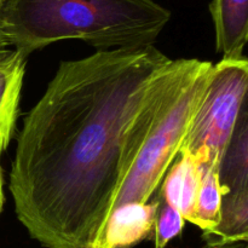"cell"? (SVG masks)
<instances>
[{
	"mask_svg": "<svg viewBox=\"0 0 248 248\" xmlns=\"http://www.w3.org/2000/svg\"><path fill=\"white\" fill-rule=\"evenodd\" d=\"M171 58L154 45L64 61L17 136L9 188L46 248H96L121 181L132 121Z\"/></svg>",
	"mask_w": 248,
	"mask_h": 248,
	"instance_id": "1",
	"label": "cell"
},
{
	"mask_svg": "<svg viewBox=\"0 0 248 248\" xmlns=\"http://www.w3.org/2000/svg\"><path fill=\"white\" fill-rule=\"evenodd\" d=\"M0 19L9 46L27 60L70 39L97 51L152 46L171 12L155 0H5Z\"/></svg>",
	"mask_w": 248,
	"mask_h": 248,
	"instance_id": "2",
	"label": "cell"
},
{
	"mask_svg": "<svg viewBox=\"0 0 248 248\" xmlns=\"http://www.w3.org/2000/svg\"><path fill=\"white\" fill-rule=\"evenodd\" d=\"M212 65L198 58L171 60L154 78L128 131L110 213L150 201L183 147Z\"/></svg>",
	"mask_w": 248,
	"mask_h": 248,
	"instance_id": "3",
	"label": "cell"
},
{
	"mask_svg": "<svg viewBox=\"0 0 248 248\" xmlns=\"http://www.w3.org/2000/svg\"><path fill=\"white\" fill-rule=\"evenodd\" d=\"M248 62L246 57L222 58L212 65L182 152L202 165H218L247 108Z\"/></svg>",
	"mask_w": 248,
	"mask_h": 248,
	"instance_id": "4",
	"label": "cell"
},
{
	"mask_svg": "<svg viewBox=\"0 0 248 248\" xmlns=\"http://www.w3.org/2000/svg\"><path fill=\"white\" fill-rule=\"evenodd\" d=\"M160 200L126 203L109 216L96 248H131L149 239L154 232Z\"/></svg>",
	"mask_w": 248,
	"mask_h": 248,
	"instance_id": "5",
	"label": "cell"
},
{
	"mask_svg": "<svg viewBox=\"0 0 248 248\" xmlns=\"http://www.w3.org/2000/svg\"><path fill=\"white\" fill-rule=\"evenodd\" d=\"M161 200L181 213L186 222L193 223L196 199L202 179V164L186 152H179L164 177Z\"/></svg>",
	"mask_w": 248,
	"mask_h": 248,
	"instance_id": "6",
	"label": "cell"
},
{
	"mask_svg": "<svg viewBox=\"0 0 248 248\" xmlns=\"http://www.w3.org/2000/svg\"><path fill=\"white\" fill-rule=\"evenodd\" d=\"M210 14L215 24L216 47L223 58L245 57L248 39V0H212Z\"/></svg>",
	"mask_w": 248,
	"mask_h": 248,
	"instance_id": "7",
	"label": "cell"
},
{
	"mask_svg": "<svg viewBox=\"0 0 248 248\" xmlns=\"http://www.w3.org/2000/svg\"><path fill=\"white\" fill-rule=\"evenodd\" d=\"M26 58L14 48L0 51V150L10 144L18 115Z\"/></svg>",
	"mask_w": 248,
	"mask_h": 248,
	"instance_id": "8",
	"label": "cell"
},
{
	"mask_svg": "<svg viewBox=\"0 0 248 248\" xmlns=\"http://www.w3.org/2000/svg\"><path fill=\"white\" fill-rule=\"evenodd\" d=\"M224 195L248 193V108L244 109L218 169Z\"/></svg>",
	"mask_w": 248,
	"mask_h": 248,
	"instance_id": "9",
	"label": "cell"
},
{
	"mask_svg": "<svg viewBox=\"0 0 248 248\" xmlns=\"http://www.w3.org/2000/svg\"><path fill=\"white\" fill-rule=\"evenodd\" d=\"M218 165H202V179L196 199L193 224L208 236L218 227L222 212L223 190L218 178Z\"/></svg>",
	"mask_w": 248,
	"mask_h": 248,
	"instance_id": "10",
	"label": "cell"
},
{
	"mask_svg": "<svg viewBox=\"0 0 248 248\" xmlns=\"http://www.w3.org/2000/svg\"><path fill=\"white\" fill-rule=\"evenodd\" d=\"M184 224L186 219L182 217L181 213L160 200L153 232L155 248H166L171 240L181 234Z\"/></svg>",
	"mask_w": 248,
	"mask_h": 248,
	"instance_id": "11",
	"label": "cell"
},
{
	"mask_svg": "<svg viewBox=\"0 0 248 248\" xmlns=\"http://www.w3.org/2000/svg\"><path fill=\"white\" fill-rule=\"evenodd\" d=\"M6 48H11V47L9 46L6 35H5L4 33V27L0 26V51L6 50Z\"/></svg>",
	"mask_w": 248,
	"mask_h": 248,
	"instance_id": "12",
	"label": "cell"
},
{
	"mask_svg": "<svg viewBox=\"0 0 248 248\" xmlns=\"http://www.w3.org/2000/svg\"><path fill=\"white\" fill-rule=\"evenodd\" d=\"M0 150V154H1ZM2 205H4V190H2V176H1V169H0V212L2 210Z\"/></svg>",
	"mask_w": 248,
	"mask_h": 248,
	"instance_id": "13",
	"label": "cell"
},
{
	"mask_svg": "<svg viewBox=\"0 0 248 248\" xmlns=\"http://www.w3.org/2000/svg\"><path fill=\"white\" fill-rule=\"evenodd\" d=\"M2 4H4V0H0V10H1V7H2Z\"/></svg>",
	"mask_w": 248,
	"mask_h": 248,
	"instance_id": "14",
	"label": "cell"
},
{
	"mask_svg": "<svg viewBox=\"0 0 248 248\" xmlns=\"http://www.w3.org/2000/svg\"><path fill=\"white\" fill-rule=\"evenodd\" d=\"M0 26H2V23H1V19H0Z\"/></svg>",
	"mask_w": 248,
	"mask_h": 248,
	"instance_id": "15",
	"label": "cell"
},
{
	"mask_svg": "<svg viewBox=\"0 0 248 248\" xmlns=\"http://www.w3.org/2000/svg\"><path fill=\"white\" fill-rule=\"evenodd\" d=\"M4 2H5V0H4ZM2 5H4V4H2Z\"/></svg>",
	"mask_w": 248,
	"mask_h": 248,
	"instance_id": "16",
	"label": "cell"
}]
</instances>
